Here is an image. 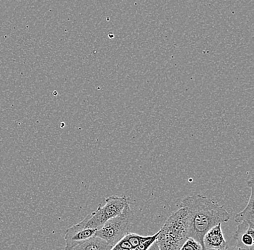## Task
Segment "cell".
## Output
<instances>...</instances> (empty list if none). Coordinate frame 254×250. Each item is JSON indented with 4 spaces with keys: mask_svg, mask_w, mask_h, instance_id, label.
Here are the masks:
<instances>
[{
    "mask_svg": "<svg viewBox=\"0 0 254 250\" xmlns=\"http://www.w3.org/2000/svg\"><path fill=\"white\" fill-rule=\"evenodd\" d=\"M223 250H254V248H244V247L241 246V245H238V244L236 243V240H234V239L232 238V240H230V243H228V246H227V248Z\"/></svg>",
    "mask_w": 254,
    "mask_h": 250,
    "instance_id": "obj_13",
    "label": "cell"
},
{
    "mask_svg": "<svg viewBox=\"0 0 254 250\" xmlns=\"http://www.w3.org/2000/svg\"><path fill=\"white\" fill-rule=\"evenodd\" d=\"M116 245H117L119 248H120V249L132 250V247H131V245H130V243H128V240H127L125 237L122 238ZM114 246H115V245H114Z\"/></svg>",
    "mask_w": 254,
    "mask_h": 250,
    "instance_id": "obj_14",
    "label": "cell"
},
{
    "mask_svg": "<svg viewBox=\"0 0 254 250\" xmlns=\"http://www.w3.org/2000/svg\"><path fill=\"white\" fill-rule=\"evenodd\" d=\"M111 250H121V249L120 248H119L117 245H115V246L113 247L112 249Z\"/></svg>",
    "mask_w": 254,
    "mask_h": 250,
    "instance_id": "obj_16",
    "label": "cell"
},
{
    "mask_svg": "<svg viewBox=\"0 0 254 250\" xmlns=\"http://www.w3.org/2000/svg\"><path fill=\"white\" fill-rule=\"evenodd\" d=\"M147 250H160V248H159L158 244H157V242L155 241V243L152 244V246L150 247Z\"/></svg>",
    "mask_w": 254,
    "mask_h": 250,
    "instance_id": "obj_15",
    "label": "cell"
},
{
    "mask_svg": "<svg viewBox=\"0 0 254 250\" xmlns=\"http://www.w3.org/2000/svg\"><path fill=\"white\" fill-rule=\"evenodd\" d=\"M188 238V213L185 208H179L159 231L156 242L160 250H179Z\"/></svg>",
    "mask_w": 254,
    "mask_h": 250,
    "instance_id": "obj_2",
    "label": "cell"
},
{
    "mask_svg": "<svg viewBox=\"0 0 254 250\" xmlns=\"http://www.w3.org/2000/svg\"><path fill=\"white\" fill-rule=\"evenodd\" d=\"M201 245L193 238L189 237L188 240L184 243L182 248L179 250H202Z\"/></svg>",
    "mask_w": 254,
    "mask_h": 250,
    "instance_id": "obj_11",
    "label": "cell"
},
{
    "mask_svg": "<svg viewBox=\"0 0 254 250\" xmlns=\"http://www.w3.org/2000/svg\"><path fill=\"white\" fill-rule=\"evenodd\" d=\"M233 238L244 248H254V226L246 221L239 223Z\"/></svg>",
    "mask_w": 254,
    "mask_h": 250,
    "instance_id": "obj_7",
    "label": "cell"
},
{
    "mask_svg": "<svg viewBox=\"0 0 254 250\" xmlns=\"http://www.w3.org/2000/svg\"><path fill=\"white\" fill-rule=\"evenodd\" d=\"M125 238L128 240V243H130V245L132 247V249H135L136 247L139 246L141 243H143V242L146 241V240H148L150 238V236H147V237H142V236H140L139 235H136V234L130 233L128 232V234L126 236H125Z\"/></svg>",
    "mask_w": 254,
    "mask_h": 250,
    "instance_id": "obj_10",
    "label": "cell"
},
{
    "mask_svg": "<svg viewBox=\"0 0 254 250\" xmlns=\"http://www.w3.org/2000/svg\"><path fill=\"white\" fill-rule=\"evenodd\" d=\"M128 203L127 196L112 195L106 199L104 205H99L96 211L90 214V218L87 222L86 228L99 229L106 221L120 214Z\"/></svg>",
    "mask_w": 254,
    "mask_h": 250,
    "instance_id": "obj_4",
    "label": "cell"
},
{
    "mask_svg": "<svg viewBox=\"0 0 254 250\" xmlns=\"http://www.w3.org/2000/svg\"><path fill=\"white\" fill-rule=\"evenodd\" d=\"M113 247L99 237H90L80 245H77L72 250H111Z\"/></svg>",
    "mask_w": 254,
    "mask_h": 250,
    "instance_id": "obj_9",
    "label": "cell"
},
{
    "mask_svg": "<svg viewBox=\"0 0 254 250\" xmlns=\"http://www.w3.org/2000/svg\"><path fill=\"white\" fill-rule=\"evenodd\" d=\"M180 208L187 210L189 218V237L202 247L203 238L214 226L228 222L229 213L218 202L201 195L188 196L182 200Z\"/></svg>",
    "mask_w": 254,
    "mask_h": 250,
    "instance_id": "obj_1",
    "label": "cell"
},
{
    "mask_svg": "<svg viewBox=\"0 0 254 250\" xmlns=\"http://www.w3.org/2000/svg\"><path fill=\"white\" fill-rule=\"evenodd\" d=\"M133 219L134 213L128 204L120 214L106 221L102 227L98 229L95 236L114 247L129 232Z\"/></svg>",
    "mask_w": 254,
    "mask_h": 250,
    "instance_id": "obj_3",
    "label": "cell"
},
{
    "mask_svg": "<svg viewBox=\"0 0 254 250\" xmlns=\"http://www.w3.org/2000/svg\"><path fill=\"white\" fill-rule=\"evenodd\" d=\"M249 187L251 188V195L249 198V202H248L247 205L244 208V211H241V213H238L235 216V222L239 224V223L246 221L249 224H252L254 226V180L253 177L249 181H248Z\"/></svg>",
    "mask_w": 254,
    "mask_h": 250,
    "instance_id": "obj_8",
    "label": "cell"
},
{
    "mask_svg": "<svg viewBox=\"0 0 254 250\" xmlns=\"http://www.w3.org/2000/svg\"><path fill=\"white\" fill-rule=\"evenodd\" d=\"M159 232L158 233L155 234V235L150 236V238L148 240H146V241L143 242V243H141L139 246L136 247L135 248V250H147L149 248L152 246V244L155 243L157 240V238H158Z\"/></svg>",
    "mask_w": 254,
    "mask_h": 250,
    "instance_id": "obj_12",
    "label": "cell"
},
{
    "mask_svg": "<svg viewBox=\"0 0 254 250\" xmlns=\"http://www.w3.org/2000/svg\"><path fill=\"white\" fill-rule=\"evenodd\" d=\"M204 250H223L228 243L222 232L221 224H217L206 232L203 238Z\"/></svg>",
    "mask_w": 254,
    "mask_h": 250,
    "instance_id": "obj_6",
    "label": "cell"
},
{
    "mask_svg": "<svg viewBox=\"0 0 254 250\" xmlns=\"http://www.w3.org/2000/svg\"><path fill=\"white\" fill-rule=\"evenodd\" d=\"M90 218V214H89L78 224L66 229L64 235V250H72L77 245L95 236L98 229L86 228L87 222Z\"/></svg>",
    "mask_w": 254,
    "mask_h": 250,
    "instance_id": "obj_5",
    "label": "cell"
}]
</instances>
